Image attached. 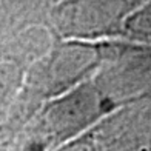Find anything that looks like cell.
<instances>
[{"mask_svg": "<svg viewBox=\"0 0 151 151\" xmlns=\"http://www.w3.org/2000/svg\"><path fill=\"white\" fill-rule=\"evenodd\" d=\"M111 113L94 79L46 100L14 133V151H56L90 133Z\"/></svg>", "mask_w": 151, "mask_h": 151, "instance_id": "6da1fadb", "label": "cell"}, {"mask_svg": "<svg viewBox=\"0 0 151 151\" xmlns=\"http://www.w3.org/2000/svg\"><path fill=\"white\" fill-rule=\"evenodd\" d=\"M56 151H102L99 143L96 142L93 133H86L79 139H74L73 142L62 145L60 148H57Z\"/></svg>", "mask_w": 151, "mask_h": 151, "instance_id": "7a4b0ae2", "label": "cell"}]
</instances>
